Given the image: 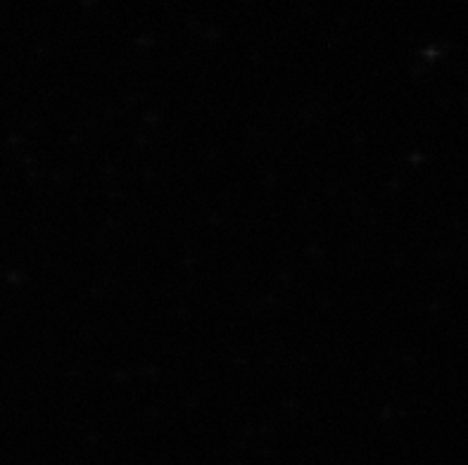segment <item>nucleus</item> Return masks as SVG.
Wrapping results in <instances>:
<instances>
[]
</instances>
